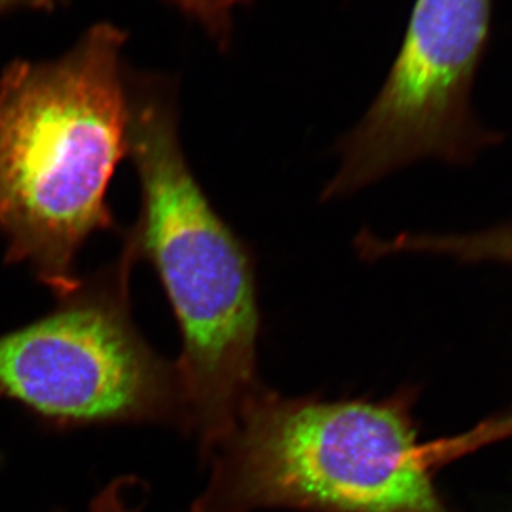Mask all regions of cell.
<instances>
[{
  "label": "cell",
  "instance_id": "obj_9",
  "mask_svg": "<svg viewBox=\"0 0 512 512\" xmlns=\"http://www.w3.org/2000/svg\"><path fill=\"white\" fill-rule=\"evenodd\" d=\"M62 0H0V15L7 14L10 10L24 9H47L55 7Z\"/></svg>",
  "mask_w": 512,
  "mask_h": 512
},
{
  "label": "cell",
  "instance_id": "obj_5",
  "mask_svg": "<svg viewBox=\"0 0 512 512\" xmlns=\"http://www.w3.org/2000/svg\"><path fill=\"white\" fill-rule=\"evenodd\" d=\"M491 10L493 0H416L383 89L341 142L340 168L325 200L351 195L424 158L463 165L496 142L471 109Z\"/></svg>",
  "mask_w": 512,
  "mask_h": 512
},
{
  "label": "cell",
  "instance_id": "obj_7",
  "mask_svg": "<svg viewBox=\"0 0 512 512\" xmlns=\"http://www.w3.org/2000/svg\"><path fill=\"white\" fill-rule=\"evenodd\" d=\"M512 439V408L493 418L484 419L463 433L436 439L424 444L429 463L434 469L443 468L456 459L476 453L479 449Z\"/></svg>",
  "mask_w": 512,
  "mask_h": 512
},
{
  "label": "cell",
  "instance_id": "obj_2",
  "mask_svg": "<svg viewBox=\"0 0 512 512\" xmlns=\"http://www.w3.org/2000/svg\"><path fill=\"white\" fill-rule=\"evenodd\" d=\"M128 157L140 215L125 232L153 266L182 335L177 368L203 461L232 433L260 388L261 316L253 253L213 207L180 140L175 100L157 84H127Z\"/></svg>",
  "mask_w": 512,
  "mask_h": 512
},
{
  "label": "cell",
  "instance_id": "obj_1",
  "mask_svg": "<svg viewBox=\"0 0 512 512\" xmlns=\"http://www.w3.org/2000/svg\"><path fill=\"white\" fill-rule=\"evenodd\" d=\"M127 32L99 22L57 59L0 77V237L59 300L85 243L119 225L109 188L128 157Z\"/></svg>",
  "mask_w": 512,
  "mask_h": 512
},
{
  "label": "cell",
  "instance_id": "obj_6",
  "mask_svg": "<svg viewBox=\"0 0 512 512\" xmlns=\"http://www.w3.org/2000/svg\"><path fill=\"white\" fill-rule=\"evenodd\" d=\"M361 256L384 258L404 253L448 256L464 263H508L512 265V222L471 233H399L396 237H375L361 233L356 240Z\"/></svg>",
  "mask_w": 512,
  "mask_h": 512
},
{
  "label": "cell",
  "instance_id": "obj_3",
  "mask_svg": "<svg viewBox=\"0 0 512 512\" xmlns=\"http://www.w3.org/2000/svg\"><path fill=\"white\" fill-rule=\"evenodd\" d=\"M414 391L380 399L283 396L265 384L205 463L192 512H454L434 484Z\"/></svg>",
  "mask_w": 512,
  "mask_h": 512
},
{
  "label": "cell",
  "instance_id": "obj_8",
  "mask_svg": "<svg viewBox=\"0 0 512 512\" xmlns=\"http://www.w3.org/2000/svg\"><path fill=\"white\" fill-rule=\"evenodd\" d=\"M143 488L135 476H120L109 486H105L85 512H138L140 504H135V494Z\"/></svg>",
  "mask_w": 512,
  "mask_h": 512
},
{
  "label": "cell",
  "instance_id": "obj_4",
  "mask_svg": "<svg viewBox=\"0 0 512 512\" xmlns=\"http://www.w3.org/2000/svg\"><path fill=\"white\" fill-rule=\"evenodd\" d=\"M122 237L120 255L82 276L54 310L0 335V398L59 429L162 424L192 434L177 363L133 320L138 256Z\"/></svg>",
  "mask_w": 512,
  "mask_h": 512
}]
</instances>
